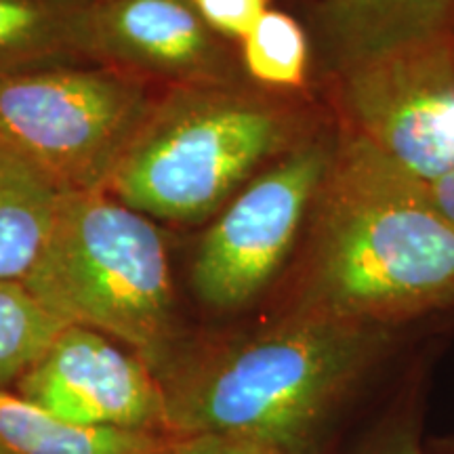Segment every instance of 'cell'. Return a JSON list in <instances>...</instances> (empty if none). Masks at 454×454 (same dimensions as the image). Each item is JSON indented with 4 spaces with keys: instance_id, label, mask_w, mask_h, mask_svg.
<instances>
[{
    "instance_id": "16",
    "label": "cell",
    "mask_w": 454,
    "mask_h": 454,
    "mask_svg": "<svg viewBox=\"0 0 454 454\" xmlns=\"http://www.w3.org/2000/svg\"><path fill=\"white\" fill-rule=\"evenodd\" d=\"M421 423L417 408L400 404L356 442L354 448L337 454H425Z\"/></svg>"
},
{
    "instance_id": "14",
    "label": "cell",
    "mask_w": 454,
    "mask_h": 454,
    "mask_svg": "<svg viewBox=\"0 0 454 454\" xmlns=\"http://www.w3.org/2000/svg\"><path fill=\"white\" fill-rule=\"evenodd\" d=\"M66 326L24 282L0 280V389H15Z\"/></svg>"
},
{
    "instance_id": "13",
    "label": "cell",
    "mask_w": 454,
    "mask_h": 454,
    "mask_svg": "<svg viewBox=\"0 0 454 454\" xmlns=\"http://www.w3.org/2000/svg\"><path fill=\"white\" fill-rule=\"evenodd\" d=\"M173 442L170 435L81 427L13 389H0V448L9 454H168Z\"/></svg>"
},
{
    "instance_id": "20",
    "label": "cell",
    "mask_w": 454,
    "mask_h": 454,
    "mask_svg": "<svg viewBox=\"0 0 454 454\" xmlns=\"http://www.w3.org/2000/svg\"><path fill=\"white\" fill-rule=\"evenodd\" d=\"M0 454H9L7 450H3V448H0Z\"/></svg>"
},
{
    "instance_id": "18",
    "label": "cell",
    "mask_w": 454,
    "mask_h": 454,
    "mask_svg": "<svg viewBox=\"0 0 454 454\" xmlns=\"http://www.w3.org/2000/svg\"><path fill=\"white\" fill-rule=\"evenodd\" d=\"M168 454H280L257 440L231 434H192L175 438Z\"/></svg>"
},
{
    "instance_id": "21",
    "label": "cell",
    "mask_w": 454,
    "mask_h": 454,
    "mask_svg": "<svg viewBox=\"0 0 454 454\" xmlns=\"http://www.w3.org/2000/svg\"><path fill=\"white\" fill-rule=\"evenodd\" d=\"M425 454H431V452H429V450H425Z\"/></svg>"
},
{
    "instance_id": "19",
    "label": "cell",
    "mask_w": 454,
    "mask_h": 454,
    "mask_svg": "<svg viewBox=\"0 0 454 454\" xmlns=\"http://www.w3.org/2000/svg\"><path fill=\"white\" fill-rule=\"evenodd\" d=\"M427 192L435 208L444 215L448 223L454 225V168L427 184Z\"/></svg>"
},
{
    "instance_id": "11",
    "label": "cell",
    "mask_w": 454,
    "mask_h": 454,
    "mask_svg": "<svg viewBox=\"0 0 454 454\" xmlns=\"http://www.w3.org/2000/svg\"><path fill=\"white\" fill-rule=\"evenodd\" d=\"M67 192L0 141V280L30 274Z\"/></svg>"
},
{
    "instance_id": "8",
    "label": "cell",
    "mask_w": 454,
    "mask_h": 454,
    "mask_svg": "<svg viewBox=\"0 0 454 454\" xmlns=\"http://www.w3.org/2000/svg\"><path fill=\"white\" fill-rule=\"evenodd\" d=\"M13 391L81 427L175 438L156 374L137 354L93 328L66 326Z\"/></svg>"
},
{
    "instance_id": "7",
    "label": "cell",
    "mask_w": 454,
    "mask_h": 454,
    "mask_svg": "<svg viewBox=\"0 0 454 454\" xmlns=\"http://www.w3.org/2000/svg\"><path fill=\"white\" fill-rule=\"evenodd\" d=\"M337 76L349 133L425 185L454 168V36L366 57Z\"/></svg>"
},
{
    "instance_id": "5",
    "label": "cell",
    "mask_w": 454,
    "mask_h": 454,
    "mask_svg": "<svg viewBox=\"0 0 454 454\" xmlns=\"http://www.w3.org/2000/svg\"><path fill=\"white\" fill-rule=\"evenodd\" d=\"M156 99L152 82L99 64L0 74V141L61 190L107 192Z\"/></svg>"
},
{
    "instance_id": "15",
    "label": "cell",
    "mask_w": 454,
    "mask_h": 454,
    "mask_svg": "<svg viewBox=\"0 0 454 454\" xmlns=\"http://www.w3.org/2000/svg\"><path fill=\"white\" fill-rule=\"evenodd\" d=\"M238 53L244 72L270 90H297L308 81V34L284 11H265L240 41Z\"/></svg>"
},
{
    "instance_id": "1",
    "label": "cell",
    "mask_w": 454,
    "mask_h": 454,
    "mask_svg": "<svg viewBox=\"0 0 454 454\" xmlns=\"http://www.w3.org/2000/svg\"><path fill=\"white\" fill-rule=\"evenodd\" d=\"M309 217L274 314L397 328L454 305V225L427 185L349 130L337 137Z\"/></svg>"
},
{
    "instance_id": "6",
    "label": "cell",
    "mask_w": 454,
    "mask_h": 454,
    "mask_svg": "<svg viewBox=\"0 0 454 454\" xmlns=\"http://www.w3.org/2000/svg\"><path fill=\"white\" fill-rule=\"evenodd\" d=\"M334 145L328 133H311L221 208L192 259L190 286L204 309L236 314L263 297L309 217Z\"/></svg>"
},
{
    "instance_id": "4",
    "label": "cell",
    "mask_w": 454,
    "mask_h": 454,
    "mask_svg": "<svg viewBox=\"0 0 454 454\" xmlns=\"http://www.w3.org/2000/svg\"><path fill=\"white\" fill-rule=\"evenodd\" d=\"M24 284L66 325L137 354L158 379L190 343L154 219L106 192H67Z\"/></svg>"
},
{
    "instance_id": "17",
    "label": "cell",
    "mask_w": 454,
    "mask_h": 454,
    "mask_svg": "<svg viewBox=\"0 0 454 454\" xmlns=\"http://www.w3.org/2000/svg\"><path fill=\"white\" fill-rule=\"evenodd\" d=\"M207 26L225 41H242L261 15L270 9V0H192Z\"/></svg>"
},
{
    "instance_id": "9",
    "label": "cell",
    "mask_w": 454,
    "mask_h": 454,
    "mask_svg": "<svg viewBox=\"0 0 454 454\" xmlns=\"http://www.w3.org/2000/svg\"><path fill=\"white\" fill-rule=\"evenodd\" d=\"M90 64L135 74L147 82H240V53L207 26L192 0H90Z\"/></svg>"
},
{
    "instance_id": "3",
    "label": "cell",
    "mask_w": 454,
    "mask_h": 454,
    "mask_svg": "<svg viewBox=\"0 0 454 454\" xmlns=\"http://www.w3.org/2000/svg\"><path fill=\"white\" fill-rule=\"evenodd\" d=\"M309 135L297 107L242 82L167 87L106 194L150 219L200 223Z\"/></svg>"
},
{
    "instance_id": "2",
    "label": "cell",
    "mask_w": 454,
    "mask_h": 454,
    "mask_svg": "<svg viewBox=\"0 0 454 454\" xmlns=\"http://www.w3.org/2000/svg\"><path fill=\"white\" fill-rule=\"evenodd\" d=\"M395 328L274 314L247 333L192 334L158 381L175 438L231 434L280 454H331L339 419Z\"/></svg>"
},
{
    "instance_id": "12",
    "label": "cell",
    "mask_w": 454,
    "mask_h": 454,
    "mask_svg": "<svg viewBox=\"0 0 454 454\" xmlns=\"http://www.w3.org/2000/svg\"><path fill=\"white\" fill-rule=\"evenodd\" d=\"M90 0H0V74L90 64Z\"/></svg>"
},
{
    "instance_id": "10",
    "label": "cell",
    "mask_w": 454,
    "mask_h": 454,
    "mask_svg": "<svg viewBox=\"0 0 454 454\" xmlns=\"http://www.w3.org/2000/svg\"><path fill=\"white\" fill-rule=\"evenodd\" d=\"M317 30L334 70L404 47L454 36V0H320Z\"/></svg>"
}]
</instances>
